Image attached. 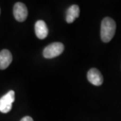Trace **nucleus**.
Here are the masks:
<instances>
[{"label": "nucleus", "mask_w": 121, "mask_h": 121, "mask_svg": "<svg viewBox=\"0 0 121 121\" xmlns=\"http://www.w3.org/2000/svg\"><path fill=\"white\" fill-rule=\"evenodd\" d=\"M117 25L111 17H106L103 19L101 24L100 36L104 43L110 42L115 35Z\"/></svg>", "instance_id": "nucleus-1"}, {"label": "nucleus", "mask_w": 121, "mask_h": 121, "mask_svg": "<svg viewBox=\"0 0 121 121\" xmlns=\"http://www.w3.org/2000/svg\"><path fill=\"white\" fill-rule=\"evenodd\" d=\"M63 51L64 45L61 43H53L44 48L43 56L46 59H52L60 55Z\"/></svg>", "instance_id": "nucleus-2"}, {"label": "nucleus", "mask_w": 121, "mask_h": 121, "mask_svg": "<svg viewBox=\"0 0 121 121\" xmlns=\"http://www.w3.org/2000/svg\"><path fill=\"white\" fill-rule=\"evenodd\" d=\"M14 100L15 92L14 91L10 90L0 98V112L2 113L9 112L12 110Z\"/></svg>", "instance_id": "nucleus-3"}, {"label": "nucleus", "mask_w": 121, "mask_h": 121, "mask_svg": "<svg viewBox=\"0 0 121 121\" xmlns=\"http://www.w3.org/2000/svg\"><path fill=\"white\" fill-rule=\"evenodd\" d=\"M13 13L17 21L20 22L25 21L28 16V9L26 5L21 2L16 3L13 6Z\"/></svg>", "instance_id": "nucleus-4"}, {"label": "nucleus", "mask_w": 121, "mask_h": 121, "mask_svg": "<svg viewBox=\"0 0 121 121\" xmlns=\"http://www.w3.org/2000/svg\"><path fill=\"white\" fill-rule=\"evenodd\" d=\"M87 79L90 82L96 86H101L103 83V76L99 70L95 68H92L87 72Z\"/></svg>", "instance_id": "nucleus-5"}, {"label": "nucleus", "mask_w": 121, "mask_h": 121, "mask_svg": "<svg viewBox=\"0 0 121 121\" xmlns=\"http://www.w3.org/2000/svg\"><path fill=\"white\" fill-rule=\"evenodd\" d=\"M35 33L39 39H44L48 33L47 26L43 20H38L35 24Z\"/></svg>", "instance_id": "nucleus-6"}, {"label": "nucleus", "mask_w": 121, "mask_h": 121, "mask_svg": "<svg viewBox=\"0 0 121 121\" xmlns=\"http://www.w3.org/2000/svg\"><path fill=\"white\" fill-rule=\"evenodd\" d=\"M12 61V55L8 50H2L0 52V69L8 68Z\"/></svg>", "instance_id": "nucleus-7"}, {"label": "nucleus", "mask_w": 121, "mask_h": 121, "mask_svg": "<svg viewBox=\"0 0 121 121\" xmlns=\"http://www.w3.org/2000/svg\"><path fill=\"white\" fill-rule=\"evenodd\" d=\"M79 16V8L77 5H73L67 11L66 21L67 23L71 24L75 21L76 18Z\"/></svg>", "instance_id": "nucleus-8"}, {"label": "nucleus", "mask_w": 121, "mask_h": 121, "mask_svg": "<svg viewBox=\"0 0 121 121\" xmlns=\"http://www.w3.org/2000/svg\"><path fill=\"white\" fill-rule=\"evenodd\" d=\"M20 121H33V119H32L31 117H28V116H27V117H24V118H22Z\"/></svg>", "instance_id": "nucleus-9"}]
</instances>
